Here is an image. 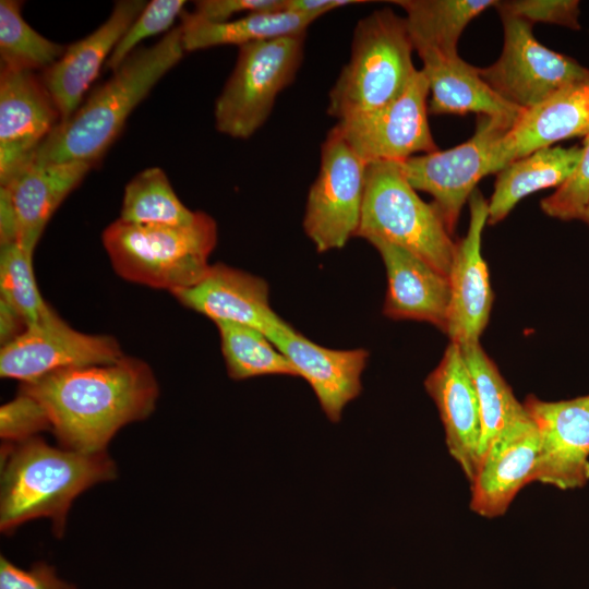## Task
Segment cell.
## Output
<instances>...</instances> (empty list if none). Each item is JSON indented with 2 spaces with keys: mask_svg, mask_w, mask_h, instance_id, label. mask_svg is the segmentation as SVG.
Instances as JSON below:
<instances>
[{
  "mask_svg": "<svg viewBox=\"0 0 589 589\" xmlns=\"http://www.w3.org/2000/svg\"><path fill=\"white\" fill-rule=\"evenodd\" d=\"M20 392L37 399L63 448L101 453L124 425L147 418L159 388L152 368L124 356L104 365L59 370Z\"/></svg>",
  "mask_w": 589,
  "mask_h": 589,
  "instance_id": "1",
  "label": "cell"
},
{
  "mask_svg": "<svg viewBox=\"0 0 589 589\" xmlns=\"http://www.w3.org/2000/svg\"><path fill=\"white\" fill-rule=\"evenodd\" d=\"M181 26L156 44L137 48L67 120L60 121L28 164L98 165L133 109L183 57ZM27 164V165H28Z\"/></svg>",
  "mask_w": 589,
  "mask_h": 589,
  "instance_id": "2",
  "label": "cell"
},
{
  "mask_svg": "<svg viewBox=\"0 0 589 589\" xmlns=\"http://www.w3.org/2000/svg\"><path fill=\"white\" fill-rule=\"evenodd\" d=\"M0 529L3 533L40 517L53 531H64L74 498L88 488L117 477L106 454L81 453L48 445L38 437L4 443L2 448Z\"/></svg>",
  "mask_w": 589,
  "mask_h": 589,
  "instance_id": "3",
  "label": "cell"
},
{
  "mask_svg": "<svg viewBox=\"0 0 589 589\" xmlns=\"http://www.w3.org/2000/svg\"><path fill=\"white\" fill-rule=\"evenodd\" d=\"M101 241L121 278L172 293L193 286L208 271L217 225L203 212L183 226H146L117 219L103 231Z\"/></svg>",
  "mask_w": 589,
  "mask_h": 589,
  "instance_id": "4",
  "label": "cell"
},
{
  "mask_svg": "<svg viewBox=\"0 0 589 589\" xmlns=\"http://www.w3.org/2000/svg\"><path fill=\"white\" fill-rule=\"evenodd\" d=\"M405 17L388 8L361 19L350 59L328 94L327 113L339 120L380 109L398 98L418 69Z\"/></svg>",
  "mask_w": 589,
  "mask_h": 589,
  "instance_id": "5",
  "label": "cell"
},
{
  "mask_svg": "<svg viewBox=\"0 0 589 589\" xmlns=\"http://www.w3.org/2000/svg\"><path fill=\"white\" fill-rule=\"evenodd\" d=\"M356 237L382 240L417 255L448 277L456 242L438 212L405 179L399 163L366 167L365 192Z\"/></svg>",
  "mask_w": 589,
  "mask_h": 589,
  "instance_id": "6",
  "label": "cell"
},
{
  "mask_svg": "<svg viewBox=\"0 0 589 589\" xmlns=\"http://www.w3.org/2000/svg\"><path fill=\"white\" fill-rule=\"evenodd\" d=\"M305 33L239 47L236 65L214 107L216 129L235 139L251 137L268 119L279 93L302 63Z\"/></svg>",
  "mask_w": 589,
  "mask_h": 589,
  "instance_id": "7",
  "label": "cell"
},
{
  "mask_svg": "<svg viewBox=\"0 0 589 589\" xmlns=\"http://www.w3.org/2000/svg\"><path fill=\"white\" fill-rule=\"evenodd\" d=\"M504 44L500 58L479 68L480 76L507 103L530 109L560 89L589 81V69L540 44L529 22L502 15Z\"/></svg>",
  "mask_w": 589,
  "mask_h": 589,
  "instance_id": "8",
  "label": "cell"
},
{
  "mask_svg": "<svg viewBox=\"0 0 589 589\" xmlns=\"http://www.w3.org/2000/svg\"><path fill=\"white\" fill-rule=\"evenodd\" d=\"M368 164L332 128L321 146L303 229L318 252L341 249L359 229Z\"/></svg>",
  "mask_w": 589,
  "mask_h": 589,
  "instance_id": "9",
  "label": "cell"
},
{
  "mask_svg": "<svg viewBox=\"0 0 589 589\" xmlns=\"http://www.w3.org/2000/svg\"><path fill=\"white\" fill-rule=\"evenodd\" d=\"M514 124L502 119L479 116L473 135L445 151L412 156L399 163L407 182L417 191L431 194L447 231L453 235L460 212L478 182L488 175V161L494 144Z\"/></svg>",
  "mask_w": 589,
  "mask_h": 589,
  "instance_id": "10",
  "label": "cell"
},
{
  "mask_svg": "<svg viewBox=\"0 0 589 589\" xmlns=\"http://www.w3.org/2000/svg\"><path fill=\"white\" fill-rule=\"evenodd\" d=\"M429 82L417 70L405 92L374 111L337 121L334 130L368 165L437 151L428 120Z\"/></svg>",
  "mask_w": 589,
  "mask_h": 589,
  "instance_id": "11",
  "label": "cell"
},
{
  "mask_svg": "<svg viewBox=\"0 0 589 589\" xmlns=\"http://www.w3.org/2000/svg\"><path fill=\"white\" fill-rule=\"evenodd\" d=\"M122 357L113 336L80 332L53 311L1 347L0 375L29 383L59 370L110 364Z\"/></svg>",
  "mask_w": 589,
  "mask_h": 589,
  "instance_id": "12",
  "label": "cell"
},
{
  "mask_svg": "<svg viewBox=\"0 0 589 589\" xmlns=\"http://www.w3.org/2000/svg\"><path fill=\"white\" fill-rule=\"evenodd\" d=\"M94 166L28 164L0 188V243L35 250L48 221Z\"/></svg>",
  "mask_w": 589,
  "mask_h": 589,
  "instance_id": "13",
  "label": "cell"
},
{
  "mask_svg": "<svg viewBox=\"0 0 589 589\" xmlns=\"http://www.w3.org/2000/svg\"><path fill=\"white\" fill-rule=\"evenodd\" d=\"M60 121V112L40 76L33 71L1 67V185L31 161Z\"/></svg>",
  "mask_w": 589,
  "mask_h": 589,
  "instance_id": "14",
  "label": "cell"
},
{
  "mask_svg": "<svg viewBox=\"0 0 589 589\" xmlns=\"http://www.w3.org/2000/svg\"><path fill=\"white\" fill-rule=\"evenodd\" d=\"M524 406L541 440L537 480L561 490L589 481V395L558 401L528 396Z\"/></svg>",
  "mask_w": 589,
  "mask_h": 589,
  "instance_id": "15",
  "label": "cell"
},
{
  "mask_svg": "<svg viewBox=\"0 0 589 589\" xmlns=\"http://www.w3.org/2000/svg\"><path fill=\"white\" fill-rule=\"evenodd\" d=\"M466 236L456 242L448 275L450 300L446 334L459 346L480 342L491 313L493 292L481 242L489 219V202L476 189L469 200Z\"/></svg>",
  "mask_w": 589,
  "mask_h": 589,
  "instance_id": "16",
  "label": "cell"
},
{
  "mask_svg": "<svg viewBox=\"0 0 589 589\" xmlns=\"http://www.w3.org/2000/svg\"><path fill=\"white\" fill-rule=\"evenodd\" d=\"M541 452L538 428L529 413L491 443L471 481L470 508L485 518L506 513L517 493L537 480Z\"/></svg>",
  "mask_w": 589,
  "mask_h": 589,
  "instance_id": "17",
  "label": "cell"
},
{
  "mask_svg": "<svg viewBox=\"0 0 589 589\" xmlns=\"http://www.w3.org/2000/svg\"><path fill=\"white\" fill-rule=\"evenodd\" d=\"M424 386L438 409L448 452L471 482L481 460L482 419L476 386L459 345L450 341Z\"/></svg>",
  "mask_w": 589,
  "mask_h": 589,
  "instance_id": "18",
  "label": "cell"
},
{
  "mask_svg": "<svg viewBox=\"0 0 589 589\" xmlns=\"http://www.w3.org/2000/svg\"><path fill=\"white\" fill-rule=\"evenodd\" d=\"M184 306L214 323L253 327L267 337L290 325L269 305L268 285L257 276L218 263L193 286L171 293Z\"/></svg>",
  "mask_w": 589,
  "mask_h": 589,
  "instance_id": "19",
  "label": "cell"
},
{
  "mask_svg": "<svg viewBox=\"0 0 589 589\" xmlns=\"http://www.w3.org/2000/svg\"><path fill=\"white\" fill-rule=\"evenodd\" d=\"M589 133V81L566 86L525 110L494 144L488 175L552 144Z\"/></svg>",
  "mask_w": 589,
  "mask_h": 589,
  "instance_id": "20",
  "label": "cell"
},
{
  "mask_svg": "<svg viewBox=\"0 0 589 589\" xmlns=\"http://www.w3.org/2000/svg\"><path fill=\"white\" fill-rule=\"evenodd\" d=\"M146 4L143 0L118 1L98 28L65 47L62 57L43 71L40 77L60 112L61 121L69 119L81 106L101 67Z\"/></svg>",
  "mask_w": 589,
  "mask_h": 589,
  "instance_id": "21",
  "label": "cell"
},
{
  "mask_svg": "<svg viewBox=\"0 0 589 589\" xmlns=\"http://www.w3.org/2000/svg\"><path fill=\"white\" fill-rule=\"evenodd\" d=\"M294 366L315 393L321 408L333 421L361 393V375L369 352L365 349L335 350L309 340L292 326L267 337Z\"/></svg>",
  "mask_w": 589,
  "mask_h": 589,
  "instance_id": "22",
  "label": "cell"
},
{
  "mask_svg": "<svg viewBox=\"0 0 589 589\" xmlns=\"http://www.w3.org/2000/svg\"><path fill=\"white\" fill-rule=\"evenodd\" d=\"M370 243L378 251L387 274L383 313L393 320L428 322L446 332L448 277L398 245L382 240Z\"/></svg>",
  "mask_w": 589,
  "mask_h": 589,
  "instance_id": "23",
  "label": "cell"
},
{
  "mask_svg": "<svg viewBox=\"0 0 589 589\" xmlns=\"http://www.w3.org/2000/svg\"><path fill=\"white\" fill-rule=\"evenodd\" d=\"M422 71L429 82L431 115L474 112L515 123L525 111L503 99L458 53L423 52Z\"/></svg>",
  "mask_w": 589,
  "mask_h": 589,
  "instance_id": "24",
  "label": "cell"
},
{
  "mask_svg": "<svg viewBox=\"0 0 589 589\" xmlns=\"http://www.w3.org/2000/svg\"><path fill=\"white\" fill-rule=\"evenodd\" d=\"M581 146H550L519 158L500 172L489 202L488 224L503 220L529 194L558 188L567 181L581 159Z\"/></svg>",
  "mask_w": 589,
  "mask_h": 589,
  "instance_id": "25",
  "label": "cell"
},
{
  "mask_svg": "<svg viewBox=\"0 0 589 589\" xmlns=\"http://www.w3.org/2000/svg\"><path fill=\"white\" fill-rule=\"evenodd\" d=\"M318 16L287 11L254 12L237 20L213 23L199 20L190 12L180 15L185 51L221 45L243 46L254 41L305 33Z\"/></svg>",
  "mask_w": 589,
  "mask_h": 589,
  "instance_id": "26",
  "label": "cell"
},
{
  "mask_svg": "<svg viewBox=\"0 0 589 589\" xmlns=\"http://www.w3.org/2000/svg\"><path fill=\"white\" fill-rule=\"evenodd\" d=\"M417 52L457 53L465 27L495 0H398Z\"/></svg>",
  "mask_w": 589,
  "mask_h": 589,
  "instance_id": "27",
  "label": "cell"
},
{
  "mask_svg": "<svg viewBox=\"0 0 589 589\" xmlns=\"http://www.w3.org/2000/svg\"><path fill=\"white\" fill-rule=\"evenodd\" d=\"M479 398L482 436L480 458L497 435L528 412L480 342L460 346ZM481 461V460H480Z\"/></svg>",
  "mask_w": 589,
  "mask_h": 589,
  "instance_id": "28",
  "label": "cell"
},
{
  "mask_svg": "<svg viewBox=\"0 0 589 589\" xmlns=\"http://www.w3.org/2000/svg\"><path fill=\"white\" fill-rule=\"evenodd\" d=\"M196 216L197 212L180 201L165 171L151 167L125 185L119 219L146 226H183Z\"/></svg>",
  "mask_w": 589,
  "mask_h": 589,
  "instance_id": "29",
  "label": "cell"
},
{
  "mask_svg": "<svg viewBox=\"0 0 589 589\" xmlns=\"http://www.w3.org/2000/svg\"><path fill=\"white\" fill-rule=\"evenodd\" d=\"M215 324L231 378L245 380L261 375L298 376L288 358L261 330L230 322Z\"/></svg>",
  "mask_w": 589,
  "mask_h": 589,
  "instance_id": "30",
  "label": "cell"
},
{
  "mask_svg": "<svg viewBox=\"0 0 589 589\" xmlns=\"http://www.w3.org/2000/svg\"><path fill=\"white\" fill-rule=\"evenodd\" d=\"M64 51V46L49 40L27 24L22 15L21 1H0L1 67L44 71L61 58Z\"/></svg>",
  "mask_w": 589,
  "mask_h": 589,
  "instance_id": "31",
  "label": "cell"
},
{
  "mask_svg": "<svg viewBox=\"0 0 589 589\" xmlns=\"http://www.w3.org/2000/svg\"><path fill=\"white\" fill-rule=\"evenodd\" d=\"M34 251L17 242L1 245L0 299L34 325L55 310L43 298L33 268Z\"/></svg>",
  "mask_w": 589,
  "mask_h": 589,
  "instance_id": "32",
  "label": "cell"
},
{
  "mask_svg": "<svg viewBox=\"0 0 589 589\" xmlns=\"http://www.w3.org/2000/svg\"><path fill=\"white\" fill-rule=\"evenodd\" d=\"M183 0H152L129 26L108 58L105 69L115 71L145 38L169 29L183 12Z\"/></svg>",
  "mask_w": 589,
  "mask_h": 589,
  "instance_id": "33",
  "label": "cell"
},
{
  "mask_svg": "<svg viewBox=\"0 0 589 589\" xmlns=\"http://www.w3.org/2000/svg\"><path fill=\"white\" fill-rule=\"evenodd\" d=\"M581 159L572 177L540 202L548 216L561 220L581 219L589 202V133L582 142Z\"/></svg>",
  "mask_w": 589,
  "mask_h": 589,
  "instance_id": "34",
  "label": "cell"
},
{
  "mask_svg": "<svg viewBox=\"0 0 589 589\" xmlns=\"http://www.w3.org/2000/svg\"><path fill=\"white\" fill-rule=\"evenodd\" d=\"M51 429L44 406L31 395H19L0 408V436L5 443H20Z\"/></svg>",
  "mask_w": 589,
  "mask_h": 589,
  "instance_id": "35",
  "label": "cell"
},
{
  "mask_svg": "<svg viewBox=\"0 0 589 589\" xmlns=\"http://www.w3.org/2000/svg\"><path fill=\"white\" fill-rule=\"evenodd\" d=\"M500 15L518 17L534 23H548L580 29L577 0H509L497 1Z\"/></svg>",
  "mask_w": 589,
  "mask_h": 589,
  "instance_id": "36",
  "label": "cell"
},
{
  "mask_svg": "<svg viewBox=\"0 0 589 589\" xmlns=\"http://www.w3.org/2000/svg\"><path fill=\"white\" fill-rule=\"evenodd\" d=\"M0 589H74L62 580L55 568L37 563L22 569L4 556L0 558Z\"/></svg>",
  "mask_w": 589,
  "mask_h": 589,
  "instance_id": "37",
  "label": "cell"
},
{
  "mask_svg": "<svg viewBox=\"0 0 589 589\" xmlns=\"http://www.w3.org/2000/svg\"><path fill=\"white\" fill-rule=\"evenodd\" d=\"M284 0H200L191 15L206 22H227L236 14L283 11Z\"/></svg>",
  "mask_w": 589,
  "mask_h": 589,
  "instance_id": "38",
  "label": "cell"
},
{
  "mask_svg": "<svg viewBox=\"0 0 589 589\" xmlns=\"http://www.w3.org/2000/svg\"><path fill=\"white\" fill-rule=\"evenodd\" d=\"M362 3L357 0H284L283 11L321 16L332 10L349 4Z\"/></svg>",
  "mask_w": 589,
  "mask_h": 589,
  "instance_id": "39",
  "label": "cell"
},
{
  "mask_svg": "<svg viewBox=\"0 0 589 589\" xmlns=\"http://www.w3.org/2000/svg\"><path fill=\"white\" fill-rule=\"evenodd\" d=\"M24 317L8 302L0 299V342L1 347L12 342L27 328Z\"/></svg>",
  "mask_w": 589,
  "mask_h": 589,
  "instance_id": "40",
  "label": "cell"
},
{
  "mask_svg": "<svg viewBox=\"0 0 589 589\" xmlns=\"http://www.w3.org/2000/svg\"><path fill=\"white\" fill-rule=\"evenodd\" d=\"M581 220H584L587 225H589V202L586 206V209L582 214Z\"/></svg>",
  "mask_w": 589,
  "mask_h": 589,
  "instance_id": "41",
  "label": "cell"
}]
</instances>
